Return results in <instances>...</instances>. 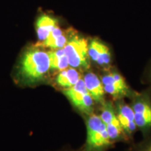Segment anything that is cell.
I'll return each mask as SVG.
<instances>
[{
    "instance_id": "1",
    "label": "cell",
    "mask_w": 151,
    "mask_h": 151,
    "mask_svg": "<svg viewBox=\"0 0 151 151\" xmlns=\"http://www.w3.org/2000/svg\"><path fill=\"white\" fill-rule=\"evenodd\" d=\"M50 69L48 52L37 48L28 49L22 55L20 62V74L27 82H37L42 79Z\"/></svg>"
},
{
    "instance_id": "2",
    "label": "cell",
    "mask_w": 151,
    "mask_h": 151,
    "mask_svg": "<svg viewBox=\"0 0 151 151\" xmlns=\"http://www.w3.org/2000/svg\"><path fill=\"white\" fill-rule=\"evenodd\" d=\"M87 139L84 151H108L114 145L100 116L90 114L87 118Z\"/></svg>"
},
{
    "instance_id": "3",
    "label": "cell",
    "mask_w": 151,
    "mask_h": 151,
    "mask_svg": "<svg viewBox=\"0 0 151 151\" xmlns=\"http://www.w3.org/2000/svg\"><path fill=\"white\" fill-rule=\"evenodd\" d=\"M131 106L134 113L137 129L142 132L143 137L151 133V95L148 92H132Z\"/></svg>"
},
{
    "instance_id": "4",
    "label": "cell",
    "mask_w": 151,
    "mask_h": 151,
    "mask_svg": "<svg viewBox=\"0 0 151 151\" xmlns=\"http://www.w3.org/2000/svg\"><path fill=\"white\" fill-rule=\"evenodd\" d=\"M63 48L69 67L75 69H88L90 67L88 41L75 33L73 30L70 29L69 39Z\"/></svg>"
},
{
    "instance_id": "5",
    "label": "cell",
    "mask_w": 151,
    "mask_h": 151,
    "mask_svg": "<svg viewBox=\"0 0 151 151\" xmlns=\"http://www.w3.org/2000/svg\"><path fill=\"white\" fill-rule=\"evenodd\" d=\"M100 117L106 124L109 137L113 143L120 141L127 142L129 141L116 116L114 104L106 100L105 102L101 105Z\"/></svg>"
},
{
    "instance_id": "6",
    "label": "cell",
    "mask_w": 151,
    "mask_h": 151,
    "mask_svg": "<svg viewBox=\"0 0 151 151\" xmlns=\"http://www.w3.org/2000/svg\"><path fill=\"white\" fill-rule=\"evenodd\" d=\"M71 103L79 111L90 115L93 111L94 99L87 90L83 79L81 78L71 88L63 90Z\"/></svg>"
},
{
    "instance_id": "7",
    "label": "cell",
    "mask_w": 151,
    "mask_h": 151,
    "mask_svg": "<svg viewBox=\"0 0 151 151\" xmlns=\"http://www.w3.org/2000/svg\"><path fill=\"white\" fill-rule=\"evenodd\" d=\"M106 93L110 94L116 99L124 97H130L132 92L124 77L116 71L106 72L101 78Z\"/></svg>"
},
{
    "instance_id": "8",
    "label": "cell",
    "mask_w": 151,
    "mask_h": 151,
    "mask_svg": "<svg viewBox=\"0 0 151 151\" xmlns=\"http://www.w3.org/2000/svg\"><path fill=\"white\" fill-rule=\"evenodd\" d=\"M113 104L119 122L125 134L130 139L138 129L135 122L134 111L131 106L127 104L122 98L116 99V101Z\"/></svg>"
},
{
    "instance_id": "9",
    "label": "cell",
    "mask_w": 151,
    "mask_h": 151,
    "mask_svg": "<svg viewBox=\"0 0 151 151\" xmlns=\"http://www.w3.org/2000/svg\"><path fill=\"white\" fill-rule=\"evenodd\" d=\"M88 55L92 61L101 67H108L111 62L110 49L99 39H93L88 43Z\"/></svg>"
},
{
    "instance_id": "10",
    "label": "cell",
    "mask_w": 151,
    "mask_h": 151,
    "mask_svg": "<svg viewBox=\"0 0 151 151\" xmlns=\"http://www.w3.org/2000/svg\"><path fill=\"white\" fill-rule=\"evenodd\" d=\"M83 81L94 101L102 105L106 101L104 97L106 92L101 79L94 73L88 71L84 76Z\"/></svg>"
},
{
    "instance_id": "11",
    "label": "cell",
    "mask_w": 151,
    "mask_h": 151,
    "mask_svg": "<svg viewBox=\"0 0 151 151\" xmlns=\"http://www.w3.org/2000/svg\"><path fill=\"white\" fill-rule=\"evenodd\" d=\"M69 34H70V30L65 33L58 25L52 29L48 37L42 42L38 43L37 46L47 47L51 48L52 50L63 48L67 43Z\"/></svg>"
},
{
    "instance_id": "12",
    "label": "cell",
    "mask_w": 151,
    "mask_h": 151,
    "mask_svg": "<svg viewBox=\"0 0 151 151\" xmlns=\"http://www.w3.org/2000/svg\"><path fill=\"white\" fill-rule=\"evenodd\" d=\"M58 25V20L48 15H42L38 18L36 23V31L40 42L48 37L55 27Z\"/></svg>"
},
{
    "instance_id": "13",
    "label": "cell",
    "mask_w": 151,
    "mask_h": 151,
    "mask_svg": "<svg viewBox=\"0 0 151 151\" xmlns=\"http://www.w3.org/2000/svg\"><path fill=\"white\" fill-rule=\"evenodd\" d=\"M80 79L78 71L75 68L71 67L60 71L56 77V83L58 86L67 89L74 86Z\"/></svg>"
},
{
    "instance_id": "14",
    "label": "cell",
    "mask_w": 151,
    "mask_h": 151,
    "mask_svg": "<svg viewBox=\"0 0 151 151\" xmlns=\"http://www.w3.org/2000/svg\"><path fill=\"white\" fill-rule=\"evenodd\" d=\"M48 53L50 60V69L52 70L61 71L67 69L69 66L64 48L52 50L48 52Z\"/></svg>"
},
{
    "instance_id": "15",
    "label": "cell",
    "mask_w": 151,
    "mask_h": 151,
    "mask_svg": "<svg viewBox=\"0 0 151 151\" xmlns=\"http://www.w3.org/2000/svg\"><path fill=\"white\" fill-rule=\"evenodd\" d=\"M129 151H151V133L144 137V139L137 143Z\"/></svg>"
},
{
    "instance_id": "16",
    "label": "cell",
    "mask_w": 151,
    "mask_h": 151,
    "mask_svg": "<svg viewBox=\"0 0 151 151\" xmlns=\"http://www.w3.org/2000/svg\"><path fill=\"white\" fill-rule=\"evenodd\" d=\"M150 81H151V69H150Z\"/></svg>"
}]
</instances>
